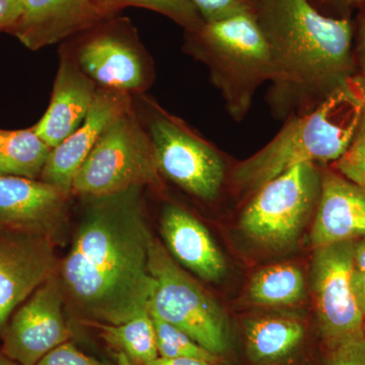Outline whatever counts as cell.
<instances>
[{
    "label": "cell",
    "instance_id": "6da1fadb",
    "mask_svg": "<svg viewBox=\"0 0 365 365\" xmlns=\"http://www.w3.org/2000/svg\"><path fill=\"white\" fill-rule=\"evenodd\" d=\"M141 194L143 187H133L88 198L71 248L57 272L64 304L81 325H118L148 311L153 235Z\"/></svg>",
    "mask_w": 365,
    "mask_h": 365
},
{
    "label": "cell",
    "instance_id": "7a4b0ae2",
    "mask_svg": "<svg viewBox=\"0 0 365 365\" xmlns=\"http://www.w3.org/2000/svg\"><path fill=\"white\" fill-rule=\"evenodd\" d=\"M273 62L269 101L281 117L312 111L355 73L352 24L311 0H257Z\"/></svg>",
    "mask_w": 365,
    "mask_h": 365
},
{
    "label": "cell",
    "instance_id": "3957f363",
    "mask_svg": "<svg viewBox=\"0 0 365 365\" xmlns=\"http://www.w3.org/2000/svg\"><path fill=\"white\" fill-rule=\"evenodd\" d=\"M364 110L365 78L354 74L312 111L290 116L272 140L237 163L232 186L251 197L299 163L336 162L356 136Z\"/></svg>",
    "mask_w": 365,
    "mask_h": 365
},
{
    "label": "cell",
    "instance_id": "277c9868",
    "mask_svg": "<svg viewBox=\"0 0 365 365\" xmlns=\"http://www.w3.org/2000/svg\"><path fill=\"white\" fill-rule=\"evenodd\" d=\"M185 47L208 67L211 81L235 121L247 116L258 88L272 81L270 48L255 13L204 21L186 31Z\"/></svg>",
    "mask_w": 365,
    "mask_h": 365
},
{
    "label": "cell",
    "instance_id": "5b68a950",
    "mask_svg": "<svg viewBox=\"0 0 365 365\" xmlns=\"http://www.w3.org/2000/svg\"><path fill=\"white\" fill-rule=\"evenodd\" d=\"M150 271L153 279L150 313L227 361L234 349V333L227 313L155 237L150 247Z\"/></svg>",
    "mask_w": 365,
    "mask_h": 365
},
{
    "label": "cell",
    "instance_id": "8992f818",
    "mask_svg": "<svg viewBox=\"0 0 365 365\" xmlns=\"http://www.w3.org/2000/svg\"><path fill=\"white\" fill-rule=\"evenodd\" d=\"M163 189L155 148L133 107L98 139L72 184V193L100 197L133 187Z\"/></svg>",
    "mask_w": 365,
    "mask_h": 365
},
{
    "label": "cell",
    "instance_id": "52a82bcc",
    "mask_svg": "<svg viewBox=\"0 0 365 365\" xmlns=\"http://www.w3.org/2000/svg\"><path fill=\"white\" fill-rule=\"evenodd\" d=\"M321 187L317 163L285 170L250 197L240 218L242 232L266 248L292 246L316 212Z\"/></svg>",
    "mask_w": 365,
    "mask_h": 365
},
{
    "label": "cell",
    "instance_id": "ba28073f",
    "mask_svg": "<svg viewBox=\"0 0 365 365\" xmlns=\"http://www.w3.org/2000/svg\"><path fill=\"white\" fill-rule=\"evenodd\" d=\"M146 130L163 177L202 200L213 201L220 196L225 163L215 146L160 108L151 109Z\"/></svg>",
    "mask_w": 365,
    "mask_h": 365
},
{
    "label": "cell",
    "instance_id": "9c48e42d",
    "mask_svg": "<svg viewBox=\"0 0 365 365\" xmlns=\"http://www.w3.org/2000/svg\"><path fill=\"white\" fill-rule=\"evenodd\" d=\"M73 38V44L67 47L98 86L131 95L153 83V64L129 19H108Z\"/></svg>",
    "mask_w": 365,
    "mask_h": 365
},
{
    "label": "cell",
    "instance_id": "30bf717a",
    "mask_svg": "<svg viewBox=\"0 0 365 365\" xmlns=\"http://www.w3.org/2000/svg\"><path fill=\"white\" fill-rule=\"evenodd\" d=\"M355 244L351 240L314 249L312 287L324 351L365 335V317L352 287Z\"/></svg>",
    "mask_w": 365,
    "mask_h": 365
},
{
    "label": "cell",
    "instance_id": "8fae6325",
    "mask_svg": "<svg viewBox=\"0 0 365 365\" xmlns=\"http://www.w3.org/2000/svg\"><path fill=\"white\" fill-rule=\"evenodd\" d=\"M64 307L63 292L55 275L11 314L1 332L2 352L16 364L37 365L57 346L71 341L73 334Z\"/></svg>",
    "mask_w": 365,
    "mask_h": 365
},
{
    "label": "cell",
    "instance_id": "7c38bea8",
    "mask_svg": "<svg viewBox=\"0 0 365 365\" xmlns=\"http://www.w3.org/2000/svg\"><path fill=\"white\" fill-rule=\"evenodd\" d=\"M59 263L52 237L14 232L0 235V334L14 311L57 275Z\"/></svg>",
    "mask_w": 365,
    "mask_h": 365
},
{
    "label": "cell",
    "instance_id": "4fadbf2b",
    "mask_svg": "<svg viewBox=\"0 0 365 365\" xmlns=\"http://www.w3.org/2000/svg\"><path fill=\"white\" fill-rule=\"evenodd\" d=\"M114 16L103 0H24L20 20L7 33L29 49L39 50Z\"/></svg>",
    "mask_w": 365,
    "mask_h": 365
},
{
    "label": "cell",
    "instance_id": "5bb4252c",
    "mask_svg": "<svg viewBox=\"0 0 365 365\" xmlns=\"http://www.w3.org/2000/svg\"><path fill=\"white\" fill-rule=\"evenodd\" d=\"M71 195L42 180L0 176V227L55 240Z\"/></svg>",
    "mask_w": 365,
    "mask_h": 365
},
{
    "label": "cell",
    "instance_id": "9a60e30c",
    "mask_svg": "<svg viewBox=\"0 0 365 365\" xmlns=\"http://www.w3.org/2000/svg\"><path fill=\"white\" fill-rule=\"evenodd\" d=\"M132 107L130 93L98 86L86 119L68 138L53 148L41 180L72 194L74 178L98 139L117 118Z\"/></svg>",
    "mask_w": 365,
    "mask_h": 365
},
{
    "label": "cell",
    "instance_id": "2e32d148",
    "mask_svg": "<svg viewBox=\"0 0 365 365\" xmlns=\"http://www.w3.org/2000/svg\"><path fill=\"white\" fill-rule=\"evenodd\" d=\"M242 353L248 365H312V337L294 314H257L245 319Z\"/></svg>",
    "mask_w": 365,
    "mask_h": 365
},
{
    "label": "cell",
    "instance_id": "e0dca14e",
    "mask_svg": "<svg viewBox=\"0 0 365 365\" xmlns=\"http://www.w3.org/2000/svg\"><path fill=\"white\" fill-rule=\"evenodd\" d=\"M98 88L66 46L60 56L49 107L33 127L37 135L52 150L63 143L86 119Z\"/></svg>",
    "mask_w": 365,
    "mask_h": 365
},
{
    "label": "cell",
    "instance_id": "ac0fdd59",
    "mask_svg": "<svg viewBox=\"0 0 365 365\" xmlns=\"http://www.w3.org/2000/svg\"><path fill=\"white\" fill-rule=\"evenodd\" d=\"M365 237V187L336 170L322 172L321 195L309 242L314 249Z\"/></svg>",
    "mask_w": 365,
    "mask_h": 365
},
{
    "label": "cell",
    "instance_id": "d6986e66",
    "mask_svg": "<svg viewBox=\"0 0 365 365\" xmlns=\"http://www.w3.org/2000/svg\"><path fill=\"white\" fill-rule=\"evenodd\" d=\"M162 234L173 258L199 277L222 279L227 262L202 223L180 206H167L162 216Z\"/></svg>",
    "mask_w": 365,
    "mask_h": 365
},
{
    "label": "cell",
    "instance_id": "ffe728a7",
    "mask_svg": "<svg viewBox=\"0 0 365 365\" xmlns=\"http://www.w3.org/2000/svg\"><path fill=\"white\" fill-rule=\"evenodd\" d=\"M306 297V278L294 263L274 264L254 274L245 299L258 307H292Z\"/></svg>",
    "mask_w": 365,
    "mask_h": 365
},
{
    "label": "cell",
    "instance_id": "44dd1931",
    "mask_svg": "<svg viewBox=\"0 0 365 365\" xmlns=\"http://www.w3.org/2000/svg\"><path fill=\"white\" fill-rule=\"evenodd\" d=\"M52 148L33 128L0 129V176L37 179L42 174Z\"/></svg>",
    "mask_w": 365,
    "mask_h": 365
},
{
    "label": "cell",
    "instance_id": "7402d4cb",
    "mask_svg": "<svg viewBox=\"0 0 365 365\" xmlns=\"http://www.w3.org/2000/svg\"><path fill=\"white\" fill-rule=\"evenodd\" d=\"M96 329L101 338L117 353H123L136 365H145L158 357L157 336L150 311L118 325L86 323Z\"/></svg>",
    "mask_w": 365,
    "mask_h": 365
},
{
    "label": "cell",
    "instance_id": "603a6c76",
    "mask_svg": "<svg viewBox=\"0 0 365 365\" xmlns=\"http://www.w3.org/2000/svg\"><path fill=\"white\" fill-rule=\"evenodd\" d=\"M151 318H153L155 336H157L158 356L165 357V359L190 357V359L205 360L213 365L225 364V359L208 351L180 329L153 314H151Z\"/></svg>",
    "mask_w": 365,
    "mask_h": 365
},
{
    "label": "cell",
    "instance_id": "cb8c5ba5",
    "mask_svg": "<svg viewBox=\"0 0 365 365\" xmlns=\"http://www.w3.org/2000/svg\"><path fill=\"white\" fill-rule=\"evenodd\" d=\"M113 16L125 7L150 9L167 16L186 31L195 30L204 23L200 14L189 0H103Z\"/></svg>",
    "mask_w": 365,
    "mask_h": 365
},
{
    "label": "cell",
    "instance_id": "d4e9b609",
    "mask_svg": "<svg viewBox=\"0 0 365 365\" xmlns=\"http://www.w3.org/2000/svg\"><path fill=\"white\" fill-rule=\"evenodd\" d=\"M333 168L350 182L365 187V133L356 134L348 150L333 163Z\"/></svg>",
    "mask_w": 365,
    "mask_h": 365
},
{
    "label": "cell",
    "instance_id": "484cf974",
    "mask_svg": "<svg viewBox=\"0 0 365 365\" xmlns=\"http://www.w3.org/2000/svg\"><path fill=\"white\" fill-rule=\"evenodd\" d=\"M205 23L242 13H255L257 0H189Z\"/></svg>",
    "mask_w": 365,
    "mask_h": 365
},
{
    "label": "cell",
    "instance_id": "4316f807",
    "mask_svg": "<svg viewBox=\"0 0 365 365\" xmlns=\"http://www.w3.org/2000/svg\"><path fill=\"white\" fill-rule=\"evenodd\" d=\"M321 365H365V335L325 350Z\"/></svg>",
    "mask_w": 365,
    "mask_h": 365
},
{
    "label": "cell",
    "instance_id": "83f0119b",
    "mask_svg": "<svg viewBox=\"0 0 365 365\" xmlns=\"http://www.w3.org/2000/svg\"><path fill=\"white\" fill-rule=\"evenodd\" d=\"M37 365H114L88 356L78 350L73 343H63L45 355ZM117 365V364H116Z\"/></svg>",
    "mask_w": 365,
    "mask_h": 365
},
{
    "label": "cell",
    "instance_id": "f1b7e54d",
    "mask_svg": "<svg viewBox=\"0 0 365 365\" xmlns=\"http://www.w3.org/2000/svg\"><path fill=\"white\" fill-rule=\"evenodd\" d=\"M321 13L337 19H348V14L361 6L365 0H311Z\"/></svg>",
    "mask_w": 365,
    "mask_h": 365
},
{
    "label": "cell",
    "instance_id": "f546056e",
    "mask_svg": "<svg viewBox=\"0 0 365 365\" xmlns=\"http://www.w3.org/2000/svg\"><path fill=\"white\" fill-rule=\"evenodd\" d=\"M24 0H0V32H9L23 14Z\"/></svg>",
    "mask_w": 365,
    "mask_h": 365
},
{
    "label": "cell",
    "instance_id": "4dcf8cb0",
    "mask_svg": "<svg viewBox=\"0 0 365 365\" xmlns=\"http://www.w3.org/2000/svg\"><path fill=\"white\" fill-rule=\"evenodd\" d=\"M352 287L355 299L365 317V272L353 270Z\"/></svg>",
    "mask_w": 365,
    "mask_h": 365
},
{
    "label": "cell",
    "instance_id": "1f68e13d",
    "mask_svg": "<svg viewBox=\"0 0 365 365\" xmlns=\"http://www.w3.org/2000/svg\"><path fill=\"white\" fill-rule=\"evenodd\" d=\"M145 365H213L205 360L190 359V357H174V359H165L158 356V359L148 362Z\"/></svg>",
    "mask_w": 365,
    "mask_h": 365
},
{
    "label": "cell",
    "instance_id": "d6a6232c",
    "mask_svg": "<svg viewBox=\"0 0 365 365\" xmlns=\"http://www.w3.org/2000/svg\"><path fill=\"white\" fill-rule=\"evenodd\" d=\"M357 59H359V66L360 74L365 78V16L361 21L359 28V42H357Z\"/></svg>",
    "mask_w": 365,
    "mask_h": 365
},
{
    "label": "cell",
    "instance_id": "836d02e7",
    "mask_svg": "<svg viewBox=\"0 0 365 365\" xmlns=\"http://www.w3.org/2000/svg\"><path fill=\"white\" fill-rule=\"evenodd\" d=\"M354 269L365 272V237L361 241L356 242L354 250V259H353Z\"/></svg>",
    "mask_w": 365,
    "mask_h": 365
},
{
    "label": "cell",
    "instance_id": "e575fe53",
    "mask_svg": "<svg viewBox=\"0 0 365 365\" xmlns=\"http://www.w3.org/2000/svg\"><path fill=\"white\" fill-rule=\"evenodd\" d=\"M116 361L117 365H136L134 364L133 362L126 356V355L123 354V353H117Z\"/></svg>",
    "mask_w": 365,
    "mask_h": 365
},
{
    "label": "cell",
    "instance_id": "d590c367",
    "mask_svg": "<svg viewBox=\"0 0 365 365\" xmlns=\"http://www.w3.org/2000/svg\"><path fill=\"white\" fill-rule=\"evenodd\" d=\"M0 365H21L14 362V360L9 359V357L2 352L0 348Z\"/></svg>",
    "mask_w": 365,
    "mask_h": 365
},
{
    "label": "cell",
    "instance_id": "8d00e7d4",
    "mask_svg": "<svg viewBox=\"0 0 365 365\" xmlns=\"http://www.w3.org/2000/svg\"><path fill=\"white\" fill-rule=\"evenodd\" d=\"M365 133V110L364 113V116H362L361 122H360L359 130H357L356 134Z\"/></svg>",
    "mask_w": 365,
    "mask_h": 365
}]
</instances>
